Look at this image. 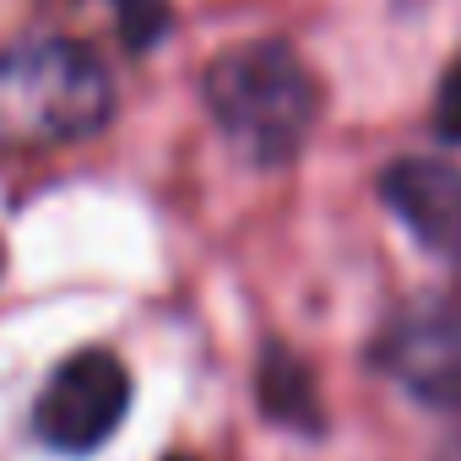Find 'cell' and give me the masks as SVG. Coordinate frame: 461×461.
Returning a JSON list of instances; mask_svg holds the SVG:
<instances>
[{
  "mask_svg": "<svg viewBox=\"0 0 461 461\" xmlns=\"http://www.w3.org/2000/svg\"><path fill=\"white\" fill-rule=\"evenodd\" d=\"M201 98L212 125L261 168L299 158L321 114V87L310 66L277 39L222 50L201 77Z\"/></svg>",
  "mask_w": 461,
  "mask_h": 461,
  "instance_id": "obj_1",
  "label": "cell"
},
{
  "mask_svg": "<svg viewBox=\"0 0 461 461\" xmlns=\"http://www.w3.org/2000/svg\"><path fill=\"white\" fill-rule=\"evenodd\" d=\"M114 82L87 44L33 39L0 50V147H60L104 131Z\"/></svg>",
  "mask_w": 461,
  "mask_h": 461,
  "instance_id": "obj_2",
  "label": "cell"
},
{
  "mask_svg": "<svg viewBox=\"0 0 461 461\" xmlns=\"http://www.w3.org/2000/svg\"><path fill=\"white\" fill-rule=\"evenodd\" d=\"M131 412V375L109 348H82L44 380L33 402V434L60 456H87L114 439Z\"/></svg>",
  "mask_w": 461,
  "mask_h": 461,
  "instance_id": "obj_3",
  "label": "cell"
},
{
  "mask_svg": "<svg viewBox=\"0 0 461 461\" xmlns=\"http://www.w3.org/2000/svg\"><path fill=\"white\" fill-rule=\"evenodd\" d=\"M380 369L429 407H461V304L402 315L380 342Z\"/></svg>",
  "mask_w": 461,
  "mask_h": 461,
  "instance_id": "obj_4",
  "label": "cell"
},
{
  "mask_svg": "<svg viewBox=\"0 0 461 461\" xmlns=\"http://www.w3.org/2000/svg\"><path fill=\"white\" fill-rule=\"evenodd\" d=\"M380 195L423 250L461 261V168L456 163L402 158L380 174Z\"/></svg>",
  "mask_w": 461,
  "mask_h": 461,
  "instance_id": "obj_5",
  "label": "cell"
},
{
  "mask_svg": "<svg viewBox=\"0 0 461 461\" xmlns=\"http://www.w3.org/2000/svg\"><path fill=\"white\" fill-rule=\"evenodd\" d=\"M256 402L267 407V418H277V423H288V429H321V407H315L310 369H304L299 358H288L283 348H272V353L261 358Z\"/></svg>",
  "mask_w": 461,
  "mask_h": 461,
  "instance_id": "obj_6",
  "label": "cell"
},
{
  "mask_svg": "<svg viewBox=\"0 0 461 461\" xmlns=\"http://www.w3.org/2000/svg\"><path fill=\"white\" fill-rule=\"evenodd\" d=\"M114 17H120V33L131 50H152L168 23H174V6L168 0H114Z\"/></svg>",
  "mask_w": 461,
  "mask_h": 461,
  "instance_id": "obj_7",
  "label": "cell"
},
{
  "mask_svg": "<svg viewBox=\"0 0 461 461\" xmlns=\"http://www.w3.org/2000/svg\"><path fill=\"white\" fill-rule=\"evenodd\" d=\"M434 131L445 141H461V60L445 71V82L434 93Z\"/></svg>",
  "mask_w": 461,
  "mask_h": 461,
  "instance_id": "obj_8",
  "label": "cell"
},
{
  "mask_svg": "<svg viewBox=\"0 0 461 461\" xmlns=\"http://www.w3.org/2000/svg\"><path fill=\"white\" fill-rule=\"evenodd\" d=\"M168 461H195V456H168Z\"/></svg>",
  "mask_w": 461,
  "mask_h": 461,
  "instance_id": "obj_9",
  "label": "cell"
}]
</instances>
